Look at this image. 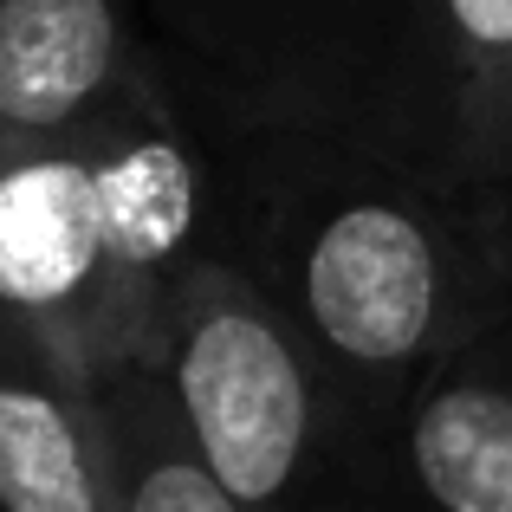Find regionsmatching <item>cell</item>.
<instances>
[{"instance_id":"obj_6","label":"cell","mask_w":512,"mask_h":512,"mask_svg":"<svg viewBox=\"0 0 512 512\" xmlns=\"http://www.w3.org/2000/svg\"><path fill=\"white\" fill-rule=\"evenodd\" d=\"M143 65L117 0H0V150L91 124Z\"/></svg>"},{"instance_id":"obj_7","label":"cell","mask_w":512,"mask_h":512,"mask_svg":"<svg viewBox=\"0 0 512 512\" xmlns=\"http://www.w3.org/2000/svg\"><path fill=\"white\" fill-rule=\"evenodd\" d=\"M91 389H98L104 428H111L124 512H240V500L214 480V467L188 441L150 357L111 363L104 376H91Z\"/></svg>"},{"instance_id":"obj_4","label":"cell","mask_w":512,"mask_h":512,"mask_svg":"<svg viewBox=\"0 0 512 512\" xmlns=\"http://www.w3.org/2000/svg\"><path fill=\"white\" fill-rule=\"evenodd\" d=\"M0 512H124L91 376L0 325Z\"/></svg>"},{"instance_id":"obj_9","label":"cell","mask_w":512,"mask_h":512,"mask_svg":"<svg viewBox=\"0 0 512 512\" xmlns=\"http://www.w3.org/2000/svg\"><path fill=\"white\" fill-rule=\"evenodd\" d=\"M500 195L512 201V150H506V169H500Z\"/></svg>"},{"instance_id":"obj_5","label":"cell","mask_w":512,"mask_h":512,"mask_svg":"<svg viewBox=\"0 0 512 512\" xmlns=\"http://www.w3.org/2000/svg\"><path fill=\"white\" fill-rule=\"evenodd\" d=\"M396 461L415 512H512V312L409 396Z\"/></svg>"},{"instance_id":"obj_3","label":"cell","mask_w":512,"mask_h":512,"mask_svg":"<svg viewBox=\"0 0 512 512\" xmlns=\"http://www.w3.org/2000/svg\"><path fill=\"white\" fill-rule=\"evenodd\" d=\"M150 363L240 512H415L396 435L350 409L227 253L182 273Z\"/></svg>"},{"instance_id":"obj_1","label":"cell","mask_w":512,"mask_h":512,"mask_svg":"<svg viewBox=\"0 0 512 512\" xmlns=\"http://www.w3.org/2000/svg\"><path fill=\"white\" fill-rule=\"evenodd\" d=\"M221 253L344 402L396 435L409 396L512 312V201L350 130H214Z\"/></svg>"},{"instance_id":"obj_2","label":"cell","mask_w":512,"mask_h":512,"mask_svg":"<svg viewBox=\"0 0 512 512\" xmlns=\"http://www.w3.org/2000/svg\"><path fill=\"white\" fill-rule=\"evenodd\" d=\"M221 253V163L143 65L91 124L0 150V325L65 370L150 357L195 260Z\"/></svg>"},{"instance_id":"obj_8","label":"cell","mask_w":512,"mask_h":512,"mask_svg":"<svg viewBox=\"0 0 512 512\" xmlns=\"http://www.w3.org/2000/svg\"><path fill=\"white\" fill-rule=\"evenodd\" d=\"M435 72L448 163L500 188L512 150V0H435Z\"/></svg>"}]
</instances>
